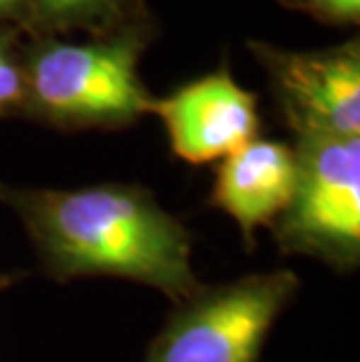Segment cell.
Returning a JSON list of instances; mask_svg holds the SVG:
<instances>
[{
    "label": "cell",
    "instance_id": "6da1fadb",
    "mask_svg": "<svg viewBox=\"0 0 360 362\" xmlns=\"http://www.w3.org/2000/svg\"><path fill=\"white\" fill-rule=\"evenodd\" d=\"M0 202L24 222L45 272L57 281L115 276L157 288L178 306L202 283L192 272V238L139 185L19 189L0 185Z\"/></svg>",
    "mask_w": 360,
    "mask_h": 362
},
{
    "label": "cell",
    "instance_id": "7a4b0ae2",
    "mask_svg": "<svg viewBox=\"0 0 360 362\" xmlns=\"http://www.w3.org/2000/svg\"><path fill=\"white\" fill-rule=\"evenodd\" d=\"M141 49L136 33L45 45L24 66V103L66 129L132 124L152 103L139 78Z\"/></svg>",
    "mask_w": 360,
    "mask_h": 362
},
{
    "label": "cell",
    "instance_id": "3957f363",
    "mask_svg": "<svg viewBox=\"0 0 360 362\" xmlns=\"http://www.w3.org/2000/svg\"><path fill=\"white\" fill-rule=\"evenodd\" d=\"M297 180L272 225L288 255H309L339 272L360 262V138L297 136Z\"/></svg>",
    "mask_w": 360,
    "mask_h": 362
},
{
    "label": "cell",
    "instance_id": "277c9868",
    "mask_svg": "<svg viewBox=\"0 0 360 362\" xmlns=\"http://www.w3.org/2000/svg\"><path fill=\"white\" fill-rule=\"evenodd\" d=\"M297 285L300 279L281 269L202 288L168 315L145 362H257Z\"/></svg>",
    "mask_w": 360,
    "mask_h": 362
},
{
    "label": "cell",
    "instance_id": "5b68a950",
    "mask_svg": "<svg viewBox=\"0 0 360 362\" xmlns=\"http://www.w3.org/2000/svg\"><path fill=\"white\" fill-rule=\"evenodd\" d=\"M277 91L281 112L297 136L360 134L358 42L325 52H283L255 45Z\"/></svg>",
    "mask_w": 360,
    "mask_h": 362
},
{
    "label": "cell",
    "instance_id": "8992f818",
    "mask_svg": "<svg viewBox=\"0 0 360 362\" xmlns=\"http://www.w3.org/2000/svg\"><path fill=\"white\" fill-rule=\"evenodd\" d=\"M150 112L164 122L175 155L192 164L225 159L257 138L260 129L255 96L239 87L225 68L166 98H152Z\"/></svg>",
    "mask_w": 360,
    "mask_h": 362
},
{
    "label": "cell",
    "instance_id": "52a82bcc",
    "mask_svg": "<svg viewBox=\"0 0 360 362\" xmlns=\"http://www.w3.org/2000/svg\"><path fill=\"white\" fill-rule=\"evenodd\" d=\"M295 150L277 141L252 138L218 168L211 204L239 225L252 248L257 227H272L295 192Z\"/></svg>",
    "mask_w": 360,
    "mask_h": 362
},
{
    "label": "cell",
    "instance_id": "ba28073f",
    "mask_svg": "<svg viewBox=\"0 0 360 362\" xmlns=\"http://www.w3.org/2000/svg\"><path fill=\"white\" fill-rule=\"evenodd\" d=\"M24 66L14 59L3 37H0V112L24 103Z\"/></svg>",
    "mask_w": 360,
    "mask_h": 362
},
{
    "label": "cell",
    "instance_id": "9c48e42d",
    "mask_svg": "<svg viewBox=\"0 0 360 362\" xmlns=\"http://www.w3.org/2000/svg\"><path fill=\"white\" fill-rule=\"evenodd\" d=\"M297 5H306L318 17L330 21H358L360 0H295Z\"/></svg>",
    "mask_w": 360,
    "mask_h": 362
},
{
    "label": "cell",
    "instance_id": "30bf717a",
    "mask_svg": "<svg viewBox=\"0 0 360 362\" xmlns=\"http://www.w3.org/2000/svg\"><path fill=\"white\" fill-rule=\"evenodd\" d=\"M42 10L57 19H75L89 17V14L101 12L94 0H40Z\"/></svg>",
    "mask_w": 360,
    "mask_h": 362
},
{
    "label": "cell",
    "instance_id": "8fae6325",
    "mask_svg": "<svg viewBox=\"0 0 360 362\" xmlns=\"http://www.w3.org/2000/svg\"><path fill=\"white\" fill-rule=\"evenodd\" d=\"M19 276H12V274H3L0 276V292H3L5 288H10L12 283H17Z\"/></svg>",
    "mask_w": 360,
    "mask_h": 362
},
{
    "label": "cell",
    "instance_id": "7c38bea8",
    "mask_svg": "<svg viewBox=\"0 0 360 362\" xmlns=\"http://www.w3.org/2000/svg\"><path fill=\"white\" fill-rule=\"evenodd\" d=\"M14 5H17V0H0V14H5L7 10H12Z\"/></svg>",
    "mask_w": 360,
    "mask_h": 362
},
{
    "label": "cell",
    "instance_id": "4fadbf2b",
    "mask_svg": "<svg viewBox=\"0 0 360 362\" xmlns=\"http://www.w3.org/2000/svg\"><path fill=\"white\" fill-rule=\"evenodd\" d=\"M94 3H96V7H98V10H108V7H110V3H112V0H94Z\"/></svg>",
    "mask_w": 360,
    "mask_h": 362
}]
</instances>
